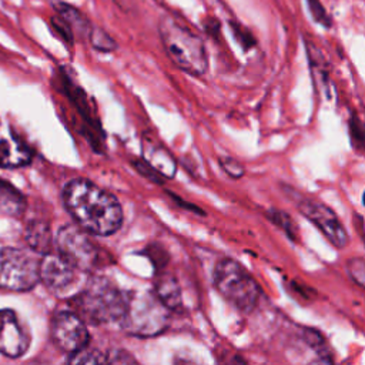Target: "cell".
Instances as JSON below:
<instances>
[{
	"mask_svg": "<svg viewBox=\"0 0 365 365\" xmlns=\"http://www.w3.org/2000/svg\"><path fill=\"white\" fill-rule=\"evenodd\" d=\"M63 202L76 224L93 235L114 234L123 222L118 200L86 178H74L63 188Z\"/></svg>",
	"mask_w": 365,
	"mask_h": 365,
	"instance_id": "cell-1",
	"label": "cell"
},
{
	"mask_svg": "<svg viewBox=\"0 0 365 365\" xmlns=\"http://www.w3.org/2000/svg\"><path fill=\"white\" fill-rule=\"evenodd\" d=\"M158 33L167 56L178 68L191 76H202L207 71V50L197 33L171 16L160 19Z\"/></svg>",
	"mask_w": 365,
	"mask_h": 365,
	"instance_id": "cell-2",
	"label": "cell"
},
{
	"mask_svg": "<svg viewBox=\"0 0 365 365\" xmlns=\"http://www.w3.org/2000/svg\"><path fill=\"white\" fill-rule=\"evenodd\" d=\"M168 309L155 292L127 291L117 325L135 336H154L168 327Z\"/></svg>",
	"mask_w": 365,
	"mask_h": 365,
	"instance_id": "cell-3",
	"label": "cell"
},
{
	"mask_svg": "<svg viewBox=\"0 0 365 365\" xmlns=\"http://www.w3.org/2000/svg\"><path fill=\"white\" fill-rule=\"evenodd\" d=\"M124 291L115 288L108 279L94 277L76 295L77 314L93 324L115 322L120 318Z\"/></svg>",
	"mask_w": 365,
	"mask_h": 365,
	"instance_id": "cell-4",
	"label": "cell"
},
{
	"mask_svg": "<svg viewBox=\"0 0 365 365\" xmlns=\"http://www.w3.org/2000/svg\"><path fill=\"white\" fill-rule=\"evenodd\" d=\"M217 291L238 311L251 312L259 302L261 288L251 274L235 259L224 258L214 268Z\"/></svg>",
	"mask_w": 365,
	"mask_h": 365,
	"instance_id": "cell-5",
	"label": "cell"
},
{
	"mask_svg": "<svg viewBox=\"0 0 365 365\" xmlns=\"http://www.w3.org/2000/svg\"><path fill=\"white\" fill-rule=\"evenodd\" d=\"M40 281V259L24 250L3 248L0 251V288L23 292Z\"/></svg>",
	"mask_w": 365,
	"mask_h": 365,
	"instance_id": "cell-6",
	"label": "cell"
},
{
	"mask_svg": "<svg viewBox=\"0 0 365 365\" xmlns=\"http://www.w3.org/2000/svg\"><path fill=\"white\" fill-rule=\"evenodd\" d=\"M88 232L78 225H66L57 234L58 254L70 261L78 271H88L96 267L98 251L88 238Z\"/></svg>",
	"mask_w": 365,
	"mask_h": 365,
	"instance_id": "cell-7",
	"label": "cell"
},
{
	"mask_svg": "<svg viewBox=\"0 0 365 365\" xmlns=\"http://www.w3.org/2000/svg\"><path fill=\"white\" fill-rule=\"evenodd\" d=\"M294 201L297 204L298 211L309 220L322 234L324 237L336 248H345L349 242V237L336 214L322 202H318L311 198H305L301 195H294Z\"/></svg>",
	"mask_w": 365,
	"mask_h": 365,
	"instance_id": "cell-8",
	"label": "cell"
},
{
	"mask_svg": "<svg viewBox=\"0 0 365 365\" xmlns=\"http://www.w3.org/2000/svg\"><path fill=\"white\" fill-rule=\"evenodd\" d=\"M50 336L60 351L71 355L84 349L90 341L84 319L70 311H61L53 317L50 322Z\"/></svg>",
	"mask_w": 365,
	"mask_h": 365,
	"instance_id": "cell-9",
	"label": "cell"
},
{
	"mask_svg": "<svg viewBox=\"0 0 365 365\" xmlns=\"http://www.w3.org/2000/svg\"><path fill=\"white\" fill-rule=\"evenodd\" d=\"M78 269L60 254L46 252L40 259V281L54 294L70 292L77 282Z\"/></svg>",
	"mask_w": 365,
	"mask_h": 365,
	"instance_id": "cell-10",
	"label": "cell"
},
{
	"mask_svg": "<svg viewBox=\"0 0 365 365\" xmlns=\"http://www.w3.org/2000/svg\"><path fill=\"white\" fill-rule=\"evenodd\" d=\"M30 345V335L11 309H0V354L21 356Z\"/></svg>",
	"mask_w": 365,
	"mask_h": 365,
	"instance_id": "cell-11",
	"label": "cell"
},
{
	"mask_svg": "<svg viewBox=\"0 0 365 365\" xmlns=\"http://www.w3.org/2000/svg\"><path fill=\"white\" fill-rule=\"evenodd\" d=\"M31 161L27 144L3 121H0V167L19 168Z\"/></svg>",
	"mask_w": 365,
	"mask_h": 365,
	"instance_id": "cell-12",
	"label": "cell"
},
{
	"mask_svg": "<svg viewBox=\"0 0 365 365\" xmlns=\"http://www.w3.org/2000/svg\"><path fill=\"white\" fill-rule=\"evenodd\" d=\"M54 10L57 11V16L68 26V29L73 34H80V36L88 34L91 26L88 23V20L86 19V16L77 7L63 3V1H58V3H56Z\"/></svg>",
	"mask_w": 365,
	"mask_h": 365,
	"instance_id": "cell-13",
	"label": "cell"
},
{
	"mask_svg": "<svg viewBox=\"0 0 365 365\" xmlns=\"http://www.w3.org/2000/svg\"><path fill=\"white\" fill-rule=\"evenodd\" d=\"M26 208V200L10 182L0 180V212L19 217Z\"/></svg>",
	"mask_w": 365,
	"mask_h": 365,
	"instance_id": "cell-14",
	"label": "cell"
},
{
	"mask_svg": "<svg viewBox=\"0 0 365 365\" xmlns=\"http://www.w3.org/2000/svg\"><path fill=\"white\" fill-rule=\"evenodd\" d=\"M155 294L170 309H175L181 304L180 285L171 275H163L160 279H157Z\"/></svg>",
	"mask_w": 365,
	"mask_h": 365,
	"instance_id": "cell-15",
	"label": "cell"
},
{
	"mask_svg": "<svg viewBox=\"0 0 365 365\" xmlns=\"http://www.w3.org/2000/svg\"><path fill=\"white\" fill-rule=\"evenodd\" d=\"M26 237L30 247L37 252H50V232L47 225H44L43 222H31L30 225H27Z\"/></svg>",
	"mask_w": 365,
	"mask_h": 365,
	"instance_id": "cell-16",
	"label": "cell"
},
{
	"mask_svg": "<svg viewBox=\"0 0 365 365\" xmlns=\"http://www.w3.org/2000/svg\"><path fill=\"white\" fill-rule=\"evenodd\" d=\"M307 51H308L309 64H311V70H312V76L315 78V83L318 84V87L321 90L328 88L329 87V78H328V70L325 68L322 54L311 43L309 44L307 43Z\"/></svg>",
	"mask_w": 365,
	"mask_h": 365,
	"instance_id": "cell-17",
	"label": "cell"
},
{
	"mask_svg": "<svg viewBox=\"0 0 365 365\" xmlns=\"http://www.w3.org/2000/svg\"><path fill=\"white\" fill-rule=\"evenodd\" d=\"M268 218L278 225L287 235L289 240L292 241H298L299 240V232H298V225L295 224V221L291 218L289 214L281 211V210H269L268 211Z\"/></svg>",
	"mask_w": 365,
	"mask_h": 365,
	"instance_id": "cell-18",
	"label": "cell"
},
{
	"mask_svg": "<svg viewBox=\"0 0 365 365\" xmlns=\"http://www.w3.org/2000/svg\"><path fill=\"white\" fill-rule=\"evenodd\" d=\"M87 36H88L91 46L100 51L108 53V51H113L117 48V43L114 41V38L107 31H104L101 27L91 26Z\"/></svg>",
	"mask_w": 365,
	"mask_h": 365,
	"instance_id": "cell-19",
	"label": "cell"
},
{
	"mask_svg": "<svg viewBox=\"0 0 365 365\" xmlns=\"http://www.w3.org/2000/svg\"><path fill=\"white\" fill-rule=\"evenodd\" d=\"M346 271L351 279L361 288H365V258L352 257L346 261Z\"/></svg>",
	"mask_w": 365,
	"mask_h": 365,
	"instance_id": "cell-20",
	"label": "cell"
},
{
	"mask_svg": "<svg viewBox=\"0 0 365 365\" xmlns=\"http://www.w3.org/2000/svg\"><path fill=\"white\" fill-rule=\"evenodd\" d=\"M349 135L352 147L358 151L365 153V127L355 115H352L349 120Z\"/></svg>",
	"mask_w": 365,
	"mask_h": 365,
	"instance_id": "cell-21",
	"label": "cell"
},
{
	"mask_svg": "<svg viewBox=\"0 0 365 365\" xmlns=\"http://www.w3.org/2000/svg\"><path fill=\"white\" fill-rule=\"evenodd\" d=\"M70 362H76V364H103V362H107V356H104L98 351L84 348V349L73 354Z\"/></svg>",
	"mask_w": 365,
	"mask_h": 365,
	"instance_id": "cell-22",
	"label": "cell"
},
{
	"mask_svg": "<svg viewBox=\"0 0 365 365\" xmlns=\"http://www.w3.org/2000/svg\"><path fill=\"white\" fill-rule=\"evenodd\" d=\"M304 338H305L307 344L318 352V355H328V354H325V351H327V344L325 342L327 341H325V338L322 336L321 332H318L317 329H305L304 331Z\"/></svg>",
	"mask_w": 365,
	"mask_h": 365,
	"instance_id": "cell-23",
	"label": "cell"
},
{
	"mask_svg": "<svg viewBox=\"0 0 365 365\" xmlns=\"http://www.w3.org/2000/svg\"><path fill=\"white\" fill-rule=\"evenodd\" d=\"M308 1V7H309V11L314 17L315 21L324 24L325 27H329L331 26V19L328 17L324 6L321 4L319 0H307Z\"/></svg>",
	"mask_w": 365,
	"mask_h": 365,
	"instance_id": "cell-24",
	"label": "cell"
},
{
	"mask_svg": "<svg viewBox=\"0 0 365 365\" xmlns=\"http://www.w3.org/2000/svg\"><path fill=\"white\" fill-rule=\"evenodd\" d=\"M221 165H222V168L225 170V173L230 174V175L234 177V178H240V177L244 175V167H242L238 161H235V160H232V158H225V160H222V161H221Z\"/></svg>",
	"mask_w": 365,
	"mask_h": 365,
	"instance_id": "cell-25",
	"label": "cell"
},
{
	"mask_svg": "<svg viewBox=\"0 0 365 365\" xmlns=\"http://www.w3.org/2000/svg\"><path fill=\"white\" fill-rule=\"evenodd\" d=\"M234 30V33H235V36H237V38H238V41H241L245 47H250V46H252L255 41H254V38H252V36L248 33V31H245L244 29H241V27H234L232 29Z\"/></svg>",
	"mask_w": 365,
	"mask_h": 365,
	"instance_id": "cell-26",
	"label": "cell"
},
{
	"mask_svg": "<svg viewBox=\"0 0 365 365\" xmlns=\"http://www.w3.org/2000/svg\"><path fill=\"white\" fill-rule=\"evenodd\" d=\"M107 362H113V364H117V362H135V359L128 355L127 352L124 351H117L114 354H110L107 356Z\"/></svg>",
	"mask_w": 365,
	"mask_h": 365,
	"instance_id": "cell-27",
	"label": "cell"
},
{
	"mask_svg": "<svg viewBox=\"0 0 365 365\" xmlns=\"http://www.w3.org/2000/svg\"><path fill=\"white\" fill-rule=\"evenodd\" d=\"M362 202H364V205H365V192H364V195H362Z\"/></svg>",
	"mask_w": 365,
	"mask_h": 365,
	"instance_id": "cell-28",
	"label": "cell"
}]
</instances>
